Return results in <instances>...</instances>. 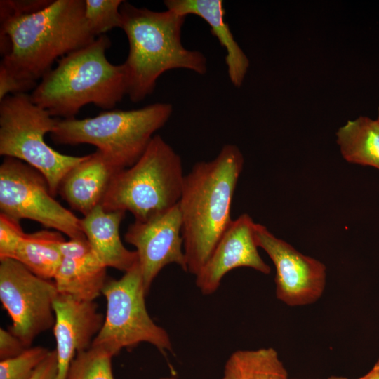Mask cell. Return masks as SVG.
<instances>
[{
  "instance_id": "1",
  "label": "cell",
  "mask_w": 379,
  "mask_h": 379,
  "mask_svg": "<svg viewBox=\"0 0 379 379\" xmlns=\"http://www.w3.org/2000/svg\"><path fill=\"white\" fill-rule=\"evenodd\" d=\"M244 156L225 144L212 160L197 162L185 175L178 202L187 272L194 276L232 222L231 206Z\"/></svg>"
},
{
  "instance_id": "2",
  "label": "cell",
  "mask_w": 379,
  "mask_h": 379,
  "mask_svg": "<svg viewBox=\"0 0 379 379\" xmlns=\"http://www.w3.org/2000/svg\"><path fill=\"white\" fill-rule=\"evenodd\" d=\"M84 15V0H53L34 13L1 22L0 68L38 84L59 58L95 39Z\"/></svg>"
},
{
  "instance_id": "3",
  "label": "cell",
  "mask_w": 379,
  "mask_h": 379,
  "mask_svg": "<svg viewBox=\"0 0 379 379\" xmlns=\"http://www.w3.org/2000/svg\"><path fill=\"white\" fill-rule=\"evenodd\" d=\"M121 27L129 44L125 67L127 95L133 102L151 95L158 79L166 72L185 69L198 74L207 72L206 56L190 50L181 34L187 16L173 11H154L124 1Z\"/></svg>"
},
{
  "instance_id": "4",
  "label": "cell",
  "mask_w": 379,
  "mask_h": 379,
  "mask_svg": "<svg viewBox=\"0 0 379 379\" xmlns=\"http://www.w3.org/2000/svg\"><path fill=\"white\" fill-rule=\"evenodd\" d=\"M110 44L102 34L61 58L32 91V101L62 119L75 118L90 103L112 109L127 95V86L124 64L114 65L106 57Z\"/></svg>"
},
{
  "instance_id": "5",
  "label": "cell",
  "mask_w": 379,
  "mask_h": 379,
  "mask_svg": "<svg viewBox=\"0 0 379 379\" xmlns=\"http://www.w3.org/2000/svg\"><path fill=\"white\" fill-rule=\"evenodd\" d=\"M173 111L171 104L157 102L135 109L106 110L82 119H57L51 138L60 145H94L124 170L140 159Z\"/></svg>"
},
{
  "instance_id": "6",
  "label": "cell",
  "mask_w": 379,
  "mask_h": 379,
  "mask_svg": "<svg viewBox=\"0 0 379 379\" xmlns=\"http://www.w3.org/2000/svg\"><path fill=\"white\" fill-rule=\"evenodd\" d=\"M184 177L179 154L155 135L140 159L114 177L100 205L149 220L178 204Z\"/></svg>"
},
{
  "instance_id": "7",
  "label": "cell",
  "mask_w": 379,
  "mask_h": 379,
  "mask_svg": "<svg viewBox=\"0 0 379 379\" xmlns=\"http://www.w3.org/2000/svg\"><path fill=\"white\" fill-rule=\"evenodd\" d=\"M56 121L27 93L8 95L0 101V154L38 171L53 196L66 174L86 157L61 154L46 142L44 136L53 131Z\"/></svg>"
},
{
  "instance_id": "8",
  "label": "cell",
  "mask_w": 379,
  "mask_h": 379,
  "mask_svg": "<svg viewBox=\"0 0 379 379\" xmlns=\"http://www.w3.org/2000/svg\"><path fill=\"white\" fill-rule=\"evenodd\" d=\"M102 294L107 301L106 314L91 346L104 348L113 356L142 343L163 353L173 351L168 333L147 310V293L138 262L121 278L107 280Z\"/></svg>"
},
{
  "instance_id": "9",
  "label": "cell",
  "mask_w": 379,
  "mask_h": 379,
  "mask_svg": "<svg viewBox=\"0 0 379 379\" xmlns=\"http://www.w3.org/2000/svg\"><path fill=\"white\" fill-rule=\"evenodd\" d=\"M0 210L17 220L29 219L69 237H85L81 220L51 194L45 178L25 162L5 157L0 166Z\"/></svg>"
},
{
  "instance_id": "10",
  "label": "cell",
  "mask_w": 379,
  "mask_h": 379,
  "mask_svg": "<svg viewBox=\"0 0 379 379\" xmlns=\"http://www.w3.org/2000/svg\"><path fill=\"white\" fill-rule=\"evenodd\" d=\"M58 294L53 280L38 277L14 259L0 260V300L12 320L8 330L26 347L53 328Z\"/></svg>"
},
{
  "instance_id": "11",
  "label": "cell",
  "mask_w": 379,
  "mask_h": 379,
  "mask_svg": "<svg viewBox=\"0 0 379 379\" xmlns=\"http://www.w3.org/2000/svg\"><path fill=\"white\" fill-rule=\"evenodd\" d=\"M254 237L258 247L265 251L275 267V294L279 300L299 307L313 304L322 296L326 284L324 263L301 253L262 224H255Z\"/></svg>"
},
{
  "instance_id": "12",
  "label": "cell",
  "mask_w": 379,
  "mask_h": 379,
  "mask_svg": "<svg viewBox=\"0 0 379 379\" xmlns=\"http://www.w3.org/2000/svg\"><path fill=\"white\" fill-rule=\"evenodd\" d=\"M124 239L135 248L147 294L153 281L166 265L176 264L187 272L178 204L149 220H135L128 226Z\"/></svg>"
},
{
  "instance_id": "13",
  "label": "cell",
  "mask_w": 379,
  "mask_h": 379,
  "mask_svg": "<svg viewBox=\"0 0 379 379\" xmlns=\"http://www.w3.org/2000/svg\"><path fill=\"white\" fill-rule=\"evenodd\" d=\"M255 224L247 213L232 220L195 276L196 286L201 293H215L225 275L238 267H250L264 274L271 272L270 267L259 254L254 237Z\"/></svg>"
},
{
  "instance_id": "14",
  "label": "cell",
  "mask_w": 379,
  "mask_h": 379,
  "mask_svg": "<svg viewBox=\"0 0 379 379\" xmlns=\"http://www.w3.org/2000/svg\"><path fill=\"white\" fill-rule=\"evenodd\" d=\"M54 312L56 379H67L73 359L78 353L91 347L102 328L105 316L98 312L94 301H80L60 294L54 302Z\"/></svg>"
},
{
  "instance_id": "15",
  "label": "cell",
  "mask_w": 379,
  "mask_h": 379,
  "mask_svg": "<svg viewBox=\"0 0 379 379\" xmlns=\"http://www.w3.org/2000/svg\"><path fill=\"white\" fill-rule=\"evenodd\" d=\"M121 171L97 150L86 155L66 174L58 193L84 216L101 204L112 179Z\"/></svg>"
},
{
  "instance_id": "16",
  "label": "cell",
  "mask_w": 379,
  "mask_h": 379,
  "mask_svg": "<svg viewBox=\"0 0 379 379\" xmlns=\"http://www.w3.org/2000/svg\"><path fill=\"white\" fill-rule=\"evenodd\" d=\"M167 10L187 16L194 15L210 27L211 34L226 51L225 63L230 82L240 88L246 76L250 62L226 22L224 3L221 0H166Z\"/></svg>"
},
{
  "instance_id": "17",
  "label": "cell",
  "mask_w": 379,
  "mask_h": 379,
  "mask_svg": "<svg viewBox=\"0 0 379 379\" xmlns=\"http://www.w3.org/2000/svg\"><path fill=\"white\" fill-rule=\"evenodd\" d=\"M125 214L121 211H107L99 205L81 219L95 257L107 268L124 272L138 262L136 251L127 249L120 237L119 227Z\"/></svg>"
},
{
  "instance_id": "18",
  "label": "cell",
  "mask_w": 379,
  "mask_h": 379,
  "mask_svg": "<svg viewBox=\"0 0 379 379\" xmlns=\"http://www.w3.org/2000/svg\"><path fill=\"white\" fill-rule=\"evenodd\" d=\"M106 272L92 251L81 258H62L53 280L59 294L92 302L102 293Z\"/></svg>"
},
{
  "instance_id": "19",
  "label": "cell",
  "mask_w": 379,
  "mask_h": 379,
  "mask_svg": "<svg viewBox=\"0 0 379 379\" xmlns=\"http://www.w3.org/2000/svg\"><path fill=\"white\" fill-rule=\"evenodd\" d=\"M336 142L348 162L379 170V124L368 117L350 120L338 128Z\"/></svg>"
},
{
  "instance_id": "20",
  "label": "cell",
  "mask_w": 379,
  "mask_h": 379,
  "mask_svg": "<svg viewBox=\"0 0 379 379\" xmlns=\"http://www.w3.org/2000/svg\"><path fill=\"white\" fill-rule=\"evenodd\" d=\"M63 240L58 231L26 233L13 259L38 277L52 280L62 260L58 244Z\"/></svg>"
},
{
  "instance_id": "21",
  "label": "cell",
  "mask_w": 379,
  "mask_h": 379,
  "mask_svg": "<svg viewBox=\"0 0 379 379\" xmlns=\"http://www.w3.org/2000/svg\"><path fill=\"white\" fill-rule=\"evenodd\" d=\"M222 379H289L286 368L273 347L239 350L227 359Z\"/></svg>"
},
{
  "instance_id": "22",
  "label": "cell",
  "mask_w": 379,
  "mask_h": 379,
  "mask_svg": "<svg viewBox=\"0 0 379 379\" xmlns=\"http://www.w3.org/2000/svg\"><path fill=\"white\" fill-rule=\"evenodd\" d=\"M113 357L104 348L91 346L76 355L67 379H114L112 369Z\"/></svg>"
},
{
  "instance_id": "23",
  "label": "cell",
  "mask_w": 379,
  "mask_h": 379,
  "mask_svg": "<svg viewBox=\"0 0 379 379\" xmlns=\"http://www.w3.org/2000/svg\"><path fill=\"white\" fill-rule=\"evenodd\" d=\"M122 0H84V15L87 24L96 36L121 27L120 8Z\"/></svg>"
},
{
  "instance_id": "24",
  "label": "cell",
  "mask_w": 379,
  "mask_h": 379,
  "mask_svg": "<svg viewBox=\"0 0 379 379\" xmlns=\"http://www.w3.org/2000/svg\"><path fill=\"white\" fill-rule=\"evenodd\" d=\"M50 350L42 346L29 347L21 354L0 361V379H29Z\"/></svg>"
},
{
  "instance_id": "25",
  "label": "cell",
  "mask_w": 379,
  "mask_h": 379,
  "mask_svg": "<svg viewBox=\"0 0 379 379\" xmlns=\"http://www.w3.org/2000/svg\"><path fill=\"white\" fill-rule=\"evenodd\" d=\"M25 234L19 220L0 213V260L13 259Z\"/></svg>"
},
{
  "instance_id": "26",
  "label": "cell",
  "mask_w": 379,
  "mask_h": 379,
  "mask_svg": "<svg viewBox=\"0 0 379 379\" xmlns=\"http://www.w3.org/2000/svg\"><path fill=\"white\" fill-rule=\"evenodd\" d=\"M53 0H1L0 22L28 15L47 7Z\"/></svg>"
},
{
  "instance_id": "27",
  "label": "cell",
  "mask_w": 379,
  "mask_h": 379,
  "mask_svg": "<svg viewBox=\"0 0 379 379\" xmlns=\"http://www.w3.org/2000/svg\"><path fill=\"white\" fill-rule=\"evenodd\" d=\"M37 84L22 81L0 68V101L8 95L26 93L34 90Z\"/></svg>"
},
{
  "instance_id": "28",
  "label": "cell",
  "mask_w": 379,
  "mask_h": 379,
  "mask_svg": "<svg viewBox=\"0 0 379 379\" xmlns=\"http://www.w3.org/2000/svg\"><path fill=\"white\" fill-rule=\"evenodd\" d=\"M58 249L62 258H81L92 252L91 244L86 237L63 240L58 244Z\"/></svg>"
},
{
  "instance_id": "29",
  "label": "cell",
  "mask_w": 379,
  "mask_h": 379,
  "mask_svg": "<svg viewBox=\"0 0 379 379\" xmlns=\"http://www.w3.org/2000/svg\"><path fill=\"white\" fill-rule=\"evenodd\" d=\"M26 348L23 343L8 329L0 328V360L14 357Z\"/></svg>"
},
{
  "instance_id": "30",
  "label": "cell",
  "mask_w": 379,
  "mask_h": 379,
  "mask_svg": "<svg viewBox=\"0 0 379 379\" xmlns=\"http://www.w3.org/2000/svg\"><path fill=\"white\" fill-rule=\"evenodd\" d=\"M57 370V354L54 350L50 351L29 379H56Z\"/></svg>"
},
{
  "instance_id": "31",
  "label": "cell",
  "mask_w": 379,
  "mask_h": 379,
  "mask_svg": "<svg viewBox=\"0 0 379 379\" xmlns=\"http://www.w3.org/2000/svg\"><path fill=\"white\" fill-rule=\"evenodd\" d=\"M359 379H379V359L372 368L366 374L359 378Z\"/></svg>"
},
{
  "instance_id": "32",
  "label": "cell",
  "mask_w": 379,
  "mask_h": 379,
  "mask_svg": "<svg viewBox=\"0 0 379 379\" xmlns=\"http://www.w3.org/2000/svg\"><path fill=\"white\" fill-rule=\"evenodd\" d=\"M328 379H349V378H343V377L333 376V377L328 378ZM357 379H359V378H357Z\"/></svg>"
},
{
  "instance_id": "33",
  "label": "cell",
  "mask_w": 379,
  "mask_h": 379,
  "mask_svg": "<svg viewBox=\"0 0 379 379\" xmlns=\"http://www.w3.org/2000/svg\"><path fill=\"white\" fill-rule=\"evenodd\" d=\"M159 379H178V378L173 377V376H169V377H161Z\"/></svg>"
},
{
  "instance_id": "34",
  "label": "cell",
  "mask_w": 379,
  "mask_h": 379,
  "mask_svg": "<svg viewBox=\"0 0 379 379\" xmlns=\"http://www.w3.org/2000/svg\"><path fill=\"white\" fill-rule=\"evenodd\" d=\"M377 121L378 122L379 124V107H378V117H377Z\"/></svg>"
}]
</instances>
